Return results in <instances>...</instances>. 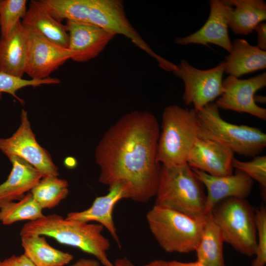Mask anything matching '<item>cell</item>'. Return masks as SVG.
Here are the masks:
<instances>
[{
  "label": "cell",
  "instance_id": "14",
  "mask_svg": "<svg viewBox=\"0 0 266 266\" xmlns=\"http://www.w3.org/2000/svg\"><path fill=\"white\" fill-rule=\"evenodd\" d=\"M233 152L227 146L203 137L198 138L188 156L191 167L216 176L233 174Z\"/></svg>",
  "mask_w": 266,
  "mask_h": 266
},
{
  "label": "cell",
  "instance_id": "22",
  "mask_svg": "<svg viewBox=\"0 0 266 266\" xmlns=\"http://www.w3.org/2000/svg\"><path fill=\"white\" fill-rule=\"evenodd\" d=\"M227 5L229 28L234 34L248 35L266 19L263 0H224Z\"/></svg>",
  "mask_w": 266,
  "mask_h": 266
},
{
  "label": "cell",
  "instance_id": "2",
  "mask_svg": "<svg viewBox=\"0 0 266 266\" xmlns=\"http://www.w3.org/2000/svg\"><path fill=\"white\" fill-rule=\"evenodd\" d=\"M104 227L93 224L68 220L52 214L26 223L20 232L21 237L43 235L59 243L78 248L94 256L103 266H114L109 259V240L102 234Z\"/></svg>",
  "mask_w": 266,
  "mask_h": 266
},
{
  "label": "cell",
  "instance_id": "31",
  "mask_svg": "<svg viewBox=\"0 0 266 266\" xmlns=\"http://www.w3.org/2000/svg\"><path fill=\"white\" fill-rule=\"evenodd\" d=\"M233 168L245 173L253 180L257 181L265 189L266 188V156H257L250 161L242 162L234 158Z\"/></svg>",
  "mask_w": 266,
  "mask_h": 266
},
{
  "label": "cell",
  "instance_id": "23",
  "mask_svg": "<svg viewBox=\"0 0 266 266\" xmlns=\"http://www.w3.org/2000/svg\"><path fill=\"white\" fill-rule=\"evenodd\" d=\"M224 242L221 230L210 212L206 215L202 233L195 251L197 261L208 266H225Z\"/></svg>",
  "mask_w": 266,
  "mask_h": 266
},
{
  "label": "cell",
  "instance_id": "12",
  "mask_svg": "<svg viewBox=\"0 0 266 266\" xmlns=\"http://www.w3.org/2000/svg\"><path fill=\"white\" fill-rule=\"evenodd\" d=\"M28 49L25 73L33 79L43 80L73 56L68 48L27 30Z\"/></svg>",
  "mask_w": 266,
  "mask_h": 266
},
{
  "label": "cell",
  "instance_id": "36",
  "mask_svg": "<svg viewBox=\"0 0 266 266\" xmlns=\"http://www.w3.org/2000/svg\"><path fill=\"white\" fill-rule=\"evenodd\" d=\"M172 266H208L198 261L194 262H182L176 261H170Z\"/></svg>",
  "mask_w": 266,
  "mask_h": 266
},
{
  "label": "cell",
  "instance_id": "4",
  "mask_svg": "<svg viewBox=\"0 0 266 266\" xmlns=\"http://www.w3.org/2000/svg\"><path fill=\"white\" fill-rule=\"evenodd\" d=\"M155 204L199 219H204L206 195L204 186L187 164L162 165Z\"/></svg>",
  "mask_w": 266,
  "mask_h": 266
},
{
  "label": "cell",
  "instance_id": "13",
  "mask_svg": "<svg viewBox=\"0 0 266 266\" xmlns=\"http://www.w3.org/2000/svg\"><path fill=\"white\" fill-rule=\"evenodd\" d=\"M68 48L72 52L71 60L88 62L98 56L115 35L90 23L66 21Z\"/></svg>",
  "mask_w": 266,
  "mask_h": 266
},
{
  "label": "cell",
  "instance_id": "21",
  "mask_svg": "<svg viewBox=\"0 0 266 266\" xmlns=\"http://www.w3.org/2000/svg\"><path fill=\"white\" fill-rule=\"evenodd\" d=\"M266 67V51L245 39L232 42V51L224 61V72L236 78Z\"/></svg>",
  "mask_w": 266,
  "mask_h": 266
},
{
  "label": "cell",
  "instance_id": "24",
  "mask_svg": "<svg viewBox=\"0 0 266 266\" xmlns=\"http://www.w3.org/2000/svg\"><path fill=\"white\" fill-rule=\"evenodd\" d=\"M24 254L34 266H65L74 258L72 254L51 246L43 235L21 237Z\"/></svg>",
  "mask_w": 266,
  "mask_h": 266
},
{
  "label": "cell",
  "instance_id": "28",
  "mask_svg": "<svg viewBox=\"0 0 266 266\" xmlns=\"http://www.w3.org/2000/svg\"><path fill=\"white\" fill-rule=\"evenodd\" d=\"M26 0H1L0 37L8 35L21 21L27 10Z\"/></svg>",
  "mask_w": 266,
  "mask_h": 266
},
{
  "label": "cell",
  "instance_id": "26",
  "mask_svg": "<svg viewBox=\"0 0 266 266\" xmlns=\"http://www.w3.org/2000/svg\"><path fill=\"white\" fill-rule=\"evenodd\" d=\"M42 208L28 192L18 202L10 201L0 207V221L5 225L16 222L38 220L44 216Z\"/></svg>",
  "mask_w": 266,
  "mask_h": 266
},
{
  "label": "cell",
  "instance_id": "16",
  "mask_svg": "<svg viewBox=\"0 0 266 266\" xmlns=\"http://www.w3.org/2000/svg\"><path fill=\"white\" fill-rule=\"evenodd\" d=\"M209 2L210 13L202 27L189 35L177 37L175 42L181 45L213 44L230 54L232 51V42L228 33L227 5L224 0H211Z\"/></svg>",
  "mask_w": 266,
  "mask_h": 266
},
{
  "label": "cell",
  "instance_id": "15",
  "mask_svg": "<svg viewBox=\"0 0 266 266\" xmlns=\"http://www.w3.org/2000/svg\"><path fill=\"white\" fill-rule=\"evenodd\" d=\"M192 169L207 190L206 215L216 204L225 199L230 198L245 199L252 189L253 180L239 170L236 169L234 174L229 176H216L196 168Z\"/></svg>",
  "mask_w": 266,
  "mask_h": 266
},
{
  "label": "cell",
  "instance_id": "40",
  "mask_svg": "<svg viewBox=\"0 0 266 266\" xmlns=\"http://www.w3.org/2000/svg\"><path fill=\"white\" fill-rule=\"evenodd\" d=\"M0 1H1V0H0Z\"/></svg>",
  "mask_w": 266,
  "mask_h": 266
},
{
  "label": "cell",
  "instance_id": "3",
  "mask_svg": "<svg viewBox=\"0 0 266 266\" xmlns=\"http://www.w3.org/2000/svg\"><path fill=\"white\" fill-rule=\"evenodd\" d=\"M200 137V126L193 108L168 106L162 114L157 145L158 161L168 167L186 164L189 152Z\"/></svg>",
  "mask_w": 266,
  "mask_h": 266
},
{
  "label": "cell",
  "instance_id": "8",
  "mask_svg": "<svg viewBox=\"0 0 266 266\" xmlns=\"http://www.w3.org/2000/svg\"><path fill=\"white\" fill-rule=\"evenodd\" d=\"M90 23L115 35L122 34L136 47L155 59L164 70L173 72L177 65L156 53L127 18L123 2L120 0H89Z\"/></svg>",
  "mask_w": 266,
  "mask_h": 266
},
{
  "label": "cell",
  "instance_id": "17",
  "mask_svg": "<svg viewBox=\"0 0 266 266\" xmlns=\"http://www.w3.org/2000/svg\"><path fill=\"white\" fill-rule=\"evenodd\" d=\"M108 188V193L97 197L89 208L81 211L69 212L66 218L85 223L91 221L98 222L106 229L119 247L121 248V244L112 214L116 203L123 199H127V196L123 187L119 184Z\"/></svg>",
  "mask_w": 266,
  "mask_h": 266
},
{
  "label": "cell",
  "instance_id": "29",
  "mask_svg": "<svg viewBox=\"0 0 266 266\" xmlns=\"http://www.w3.org/2000/svg\"><path fill=\"white\" fill-rule=\"evenodd\" d=\"M60 80L57 78L49 77L43 80L25 79L3 72H0V100L2 93H8L16 98L22 104L24 101L18 97L16 92L22 88L33 86L37 87L42 85L58 84Z\"/></svg>",
  "mask_w": 266,
  "mask_h": 266
},
{
  "label": "cell",
  "instance_id": "18",
  "mask_svg": "<svg viewBox=\"0 0 266 266\" xmlns=\"http://www.w3.org/2000/svg\"><path fill=\"white\" fill-rule=\"evenodd\" d=\"M27 49V31L20 21L8 35L0 37V72L22 78Z\"/></svg>",
  "mask_w": 266,
  "mask_h": 266
},
{
  "label": "cell",
  "instance_id": "11",
  "mask_svg": "<svg viewBox=\"0 0 266 266\" xmlns=\"http://www.w3.org/2000/svg\"><path fill=\"white\" fill-rule=\"evenodd\" d=\"M266 86V73L247 79L229 75L223 81V93L215 102L219 108L246 113L266 120V109L257 104L255 94Z\"/></svg>",
  "mask_w": 266,
  "mask_h": 266
},
{
  "label": "cell",
  "instance_id": "34",
  "mask_svg": "<svg viewBox=\"0 0 266 266\" xmlns=\"http://www.w3.org/2000/svg\"><path fill=\"white\" fill-rule=\"evenodd\" d=\"M100 265L97 259L82 258L69 266H100Z\"/></svg>",
  "mask_w": 266,
  "mask_h": 266
},
{
  "label": "cell",
  "instance_id": "5",
  "mask_svg": "<svg viewBox=\"0 0 266 266\" xmlns=\"http://www.w3.org/2000/svg\"><path fill=\"white\" fill-rule=\"evenodd\" d=\"M149 229L166 252L195 251L200 240L205 218L196 219L178 211L155 204L147 212Z\"/></svg>",
  "mask_w": 266,
  "mask_h": 266
},
{
  "label": "cell",
  "instance_id": "19",
  "mask_svg": "<svg viewBox=\"0 0 266 266\" xmlns=\"http://www.w3.org/2000/svg\"><path fill=\"white\" fill-rule=\"evenodd\" d=\"M21 23L28 31L60 46L68 47V33L65 25L49 13L40 0L30 1Z\"/></svg>",
  "mask_w": 266,
  "mask_h": 266
},
{
  "label": "cell",
  "instance_id": "25",
  "mask_svg": "<svg viewBox=\"0 0 266 266\" xmlns=\"http://www.w3.org/2000/svg\"><path fill=\"white\" fill-rule=\"evenodd\" d=\"M68 187L67 180L47 176L42 177L30 192L42 209H52L67 197Z\"/></svg>",
  "mask_w": 266,
  "mask_h": 266
},
{
  "label": "cell",
  "instance_id": "10",
  "mask_svg": "<svg viewBox=\"0 0 266 266\" xmlns=\"http://www.w3.org/2000/svg\"><path fill=\"white\" fill-rule=\"evenodd\" d=\"M21 123L16 131L9 137L0 138V150L9 159L20 157L36 169L42 175L58 176V168L48 152L35 139L28 113L23 109Z\"/></svg>",
  "mask_w": 266,
  "mask_h": 266
},
{
  "label": "cell",
  "instance_id": "37",
  "mask_svg": "<svg viewBox=\"0 0 266 266\" xmlns=\"http://www.w3.org/2000/svg\"><path fill=\"white\" fill-rule=\"evenodd\" d=\"M130 261L126 257L117 259L114 263V266H130Z\"/></svg>",
  "mask_w": 266,
  "mask_h": 266
},
{
  "label": "cell",
  "instance_id": "1",
  "mask_svg": "<svg viewBox=\"0 0 266 266\" xmlns=\"http://www.w3.org/2000/svg\"><path fill=\"white\" fill-rule=\"evenodd\" d=\"M160 132L156 117L134 110L122 116L104 133L95 152L99 181L122 186L127 199L146 202L155 197L162 165L157 158Z\"/></svg>",
  "mask_w": 266,
  "mask_h": 266
},
{
  "label": "cell",
  "instance_id": "9",
  "mask_svg": "<svg viewBox=\"0 0 266 266\" xmlns=\"http://www.w3.org/2000/svg\"><path fill=\"white\" fill-rule=\"evenodd\" d=\"M224 62L210 69H200L182 60L172 73L184 84L182 101L197 112L219 98L223 93Z\"/></svg>",
  "mask_w": 266,
  "mask_h": 266
},
{
  "label": "cell",
  "instance_id": "27",
  "mask_svg": "<svg viewBox=\"0 0 266 266\" xmlns=\"http://www.w3.org/2000/svg\"><path fill=\"white\" fill-rule=\"evenodd\" d=\"M56 19L81 23H90L89 0H40Z\"/></svg>",
  "mask_w": 266,
  "mask_h": 266
},
{
  "label": "cell",
  "instance_id": "33",
  "mask_svg": "<svg viewBox=\"0 0 266 266\" xmlns=\"http://www.w3.org/2000/svg\"><path fill=\"white\" fill-rule=\"evenodd\" d=\"M254 30L257 33V46L266 51V23L262 22L259 24Z\"/></svg>",
  "mask_w": 266,
  "mask_h": 266
},
{
  "label": "cell",
  "instance_id": "20",
  "mask_svg": "<svg viewBox=\"0 0 266 266\" xmlns=\"http://www.w3.org/2000/svg\"><path fill=\"white\" fill-rule=\"evenodd\" d=\"M9 160L12 167L7 180L0 184V207L4 203L21 200L43 177L36 169L23 159L12 156Z\"/></svg>",
  "mask_w": 266,
  "mask_h": 266
},
{
  "label": "cell",
  "instance_id": "38",
  "mask_svg": "<svg viewBox=\"0 0 266 266\" xmlns=\"http://www.w3.org/2000/svg\"><path fill=\"white\" fill-rule=\"evenodd\" d=\"M66 161L68 162L66 164L68 167H73L76 165V161L73 158H68Z\"/></svg>",
  "mask_w": 266,
  "mask_h": 266
},
{
  "label": "cell",
  "instance_id": "6",
  "mask_svg": "<svg viewBox=\"0 0 266 266\" xmlns=\"http://www.w3.org/2000/svg\"><path fill=\"white\" fill-rule=\"evenodd\" d=\"M219 109L211 102L197 111L201 137L217 141L245 157L260 154L266 146V134L258 128L227 122Z\"/></svg>",
  "mask_w": 266,
  "mask_h": 266
},
{
  "label": "cell",
  "instance_id": "35",
  "mask_svg": "<svg viewBox=\"0 0 266 266\" xmlns=\"http://www.w3.org/2000/svg\"><path fill=\"white\" fill-rule=\"evenodd\" d=\"M130 266H136L133 264L131 261L130 262ZM141 266H172L170 263V261H166L163 260H155L150 262Z\"/></svg>",
  "mask_w": 266,
  "mask_h": 266
},
{
  "label": "cell",
  "instance_id": "30",
  "mask_svg": "<svg viewBox=\"0 0 266 266\" xmlns=\"http://www.w3.org/2000/svg\"><path fill=\"white\" fill-rule=\"evenodd\" d=\"M257 231L256 257L251 266H265L266 264V209L264 206L255 210Z\"/></svg>",
  "mask_w": 266,
  "mask_h": 266
},
{
  "label": "cell",
  "instance_id": "32",
  "mask_svg": "<svg viewBox=\"0 0 266 266\" xmlns=\"http://www.w3.org/2000/svg\"><path fill=\"white\" fill-rule=\"evenodd\" d=\"M0 266H34L24 255H13L3 260H0Z\"/></svg>",
  "mask_w": 266,
  "mask_h": 266
},
{
  "label": "cell",
  "instance_id": "7",
  "mask_svg": "<svg viewBox=\"0 0 266 266\" xmlns=\"http://www.w3.org/2000/svg\"><path fill=\"white\" fill-rule=\"evenodd\" d=\"M210 212L225 242L243 255L249 257L255 255L257 246L255 210L245 199H225Z\"/></svg>",
  "mask_w": 266,
  "mask_h": 266
},
{
  "label": "cell",
  "instance_id": "39",
  "mask_svg": "<svg viewBox=\"0 0 266 266\" xmlns=\"http://www.w3.org/2000/svg\"><path fill=\"white\" fill-rule=\"evenodd\" d=\"M255 102H259L261 103L266 102V97L262 96H255Z\"/></svg>",
  "mask_w": 266,
  "mask_h": 266
}]
</instances>
